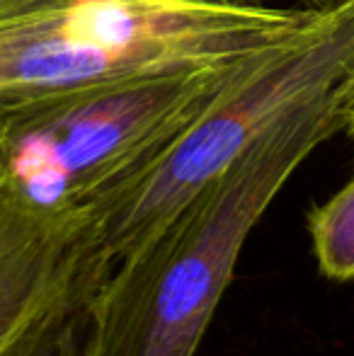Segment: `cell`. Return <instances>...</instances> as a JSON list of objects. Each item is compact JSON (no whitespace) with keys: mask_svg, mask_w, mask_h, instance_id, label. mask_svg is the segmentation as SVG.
I'll list each match as a JSON object with an SVG mask.
<instances>
[{"mask_svg":"<svg viewBox=\"0 0 354 356\" xmlns=\"http://www.w3.org/2000/svg\"><path fill=\"white\" fill-rule=\"evenodd\" d=\"M354 78L272 122L204 192L112 264L88 305L83 356H194L243 245L298 165L345 129Z\"/></svg>","mask_w":354,"mask_h":356,"instance_id":"cell-1","label":"cell"},{"mask_svg":"<svg viewBox=\"0 0 354 356\" xmlns=\"http://www.w3.org/2000/svg\"><path fill=\"white\" fill-rule=\"evenodd\" d=\"M330 13L246 0H0V97L243 66Z\"/></svg>","mask_w":354,"mask_h":356,"instance_id":"cell-2","label":"cell"},{"mask_svg":"<svg viewBox=\"0 0 354 356\" xmlns=\"http://www.w3.org/2000/svg\"><path fill=\"white\" fill-rule=\"evenodd\" d=\"M347 78H354V0L243 68L202 117L97 204L99 240L112 264L175 218L287 109Z\"/></svg>","mask_w":354,"mask_h":356,"instance_id":"cell-3","label":"cell"},{"mask_svg":"<svg viewBox=\"0 0 354 356\" xmlns=\"http://www.w3.org/2000/svg\"><path fill=\"white\" fill-rule=\"evenodd\" d=\"M112 272L95 211H47L0 179V356L86 310Z\"/></svg>","mask_w":354,"mask_h":356,"instance_id":"cell-4","label":"cell"},{"mask_svg":"<svg viewBox=\"0 0 354 356\" xmlns=\"http://www.w3.org/2000/svg\"><path fill=\"white\" fill-rule=\"evenodd\" d=\"M313 257L330 282H354V177L308 213Z\"/></svg>","mask_w":354,"mask_h":356,"instance_id":"cell-5","label":"cell"},{"mask_svg":"<svg viewBox=\"0 0 354 356\" xmlns=\"http://www.w3.org/2000/svg\"><path fill=\"white\" fill-rule=\"evenodd\" d=\"M88 327V308L73 315L68 323L27 349L22 356H83V342H86Z\"/></svg>","mask_w":354,"mask_h":356,"instance_id":"cell-6","label":"cell"},{"mask_svg":"<svg viewBox=\"0 0 354 356\" xmlns=\"http://www.w3.org/2000/svg\"><path fill=\"white\" fill-rule=\"evenodd\" d=\"M246 3H282V5H296V8L308 10H335L345 5L347 0H246Z\"/></svg>","mask_w":354,"mask_h":356,"instance_id":"cell-7","label":"cell"},{"mask_svg":"<svg viewBox=\"0 0 354 356\" xmlns=\"http://www.w3.org/2000/svg\"><path fill=\"white\" fill-rule=\"evenodd\" d=\"M342 131L354 141V83H352L350 97H347V104H345V129H342Z\"/></svg>","mask_w":354,"mask_h":356,"instance_id":"cell-8","label":"cell"}]
</instances>
